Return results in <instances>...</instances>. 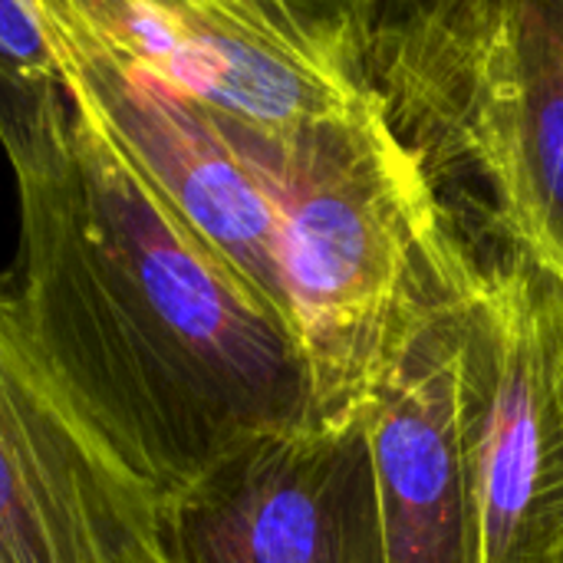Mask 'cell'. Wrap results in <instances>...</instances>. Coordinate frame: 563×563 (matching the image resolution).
<instances>
[{
    "label": "cell",
    "instance_id": "obj_9",
    "mask_svg": "<svg viewBox=\"0 0 563 563\" xmlns=\"http://www.w3.org/2000/svg\"><path fill=\"white\" fill-rule=\"evenodd\" d=\"M475 264L488 356L478 563H563V280L525 254Z\"/></svg>",
    "mask_w": 563,
    "mask_h": 563
},
{
    "label": "cell",
    "instance_id": "obj_6",
    "mask_svg": "<svg viewBox=\"0 0 563 563\" xmlns=\"http://www.w3.org/2000/svg\"><path fill=\"white\" fill-rule=\"evenodd\" d=\"M49 13L69 96L96 115L155 195L290 327L277 201L231 125L115 53L73 0H49Z\"/></svg>",
    "mask_w": 563,
    "mask_h": 563
},
{
    "label": "cell",
    "instance_id": "obj_1",
    "mask_svg": "<svg viewBox=\"0 0 563 563\" xmlns=\"http://www.w3.org/2000/svg\"><path fill=\"white\" fill-rule=\"evenodd\" d=\"M73 99V96H69ZM30 343L115 459L172 498L247 435L313 422L294 330L155 195L73 99L13 168Z\"/></svg>",
    "mask_w": 563,
    "mask_h": 563
},
{
    "label": "cell",
    "instance_id": "obj_5",
    "mask_svg": "<svg viewBox=\"0 0 563 563\" xmlns=\"http://www.w3.org/2000/svg\"><path fill=\"white\" fill-rule=\"evenodd\" d=\"M162 563H386L366 419L241 439L158 501Z\"/></svg>",
    "mask_w": 563,
    "mask_h": 563
},
{
    "label": "cell",
    "instance_id": "obj_7",
    "mask_svg": "<svg viewBox=\"0 0 563 563\" xmlns=\"http://www.w3.org/2000/svg\"><path fill=\"white\" fill-rule=\"evenodd\" d=\"M0 563H162L158 498L56 383L3 290Z\"/></svg>",
    "mask_w": 563,
    "mask_h": 563
},
{
    "label": "cell",
    "instance_id": "obj_4",
    "mask_svg": "<svg viewBox=\"0 0 563 563\" xmlns=\"http://www.w3.org/2000/svg\"><path fill=\"white\" fill-rule=\"evenodd\" d=\"M115 53L211 115L280 135L363 106L369 3L73 0Z\"/></svg>",
    "mask_w": 563,
    "mask_h": 563
},
{
    "label": "cell",
    "instance_id": "obj_10",
    "mask_svg": "<svg viewBox=\"0 0 563 563\" xmlns=\"http://www.w3.org/2000/svg\"><path fill=\"white\" fill-rule=\"evenodd\" d=\"M69 119L49 0H0V152L10 172L53 148Z\"/></svg>",
    "mask_w": 563,
    "mask_h": 563
},
{
    "label": "cell",
    "instance_id": "obj_3",
    "mask_svg": "<svg viewBox=\"0 0 563 563\" xmlns=\"http://www.w3.org/2000/svg\"><path fill=\"white\" fill-rule=\"evenodd\" d=\"M366 76L439 201L563 280V0L369 3Z\"/></svg>",
    "mask_w": 563,
    "mask_h": 563
},
{
    "label": "cell",
    "instance_id": "obj_8",
    "mask_svg": "<svg viewBox=\"0 0 563 563\" xmlns=\"http://www.w3.org/2000/svg\"><path fill=\"white\" fill-rule=\"evenodd\" d=\"M475 277L416 333L366 412L386 563H478L488 356Z\"/></svg>",
    "mask_w": 563,
    "mask_h": 563
},
{
    "label": "cell",
    "instance_id": "obj_2",
    "mask_svg": "<svg viewBox=\"0 0 563 563\" xmlns=\"http://www.w3.org/2000/svg\"><path fill=\"white\" fill-rule=\"evenodd\" d=\"M228 125L277 201L313 422L366 419L416 333L472 284L475 257L376 92L340 119L280 135Z\"/></svg>",
    "mask_w": 563,
    "mask_h": 563
}]
</instances>
